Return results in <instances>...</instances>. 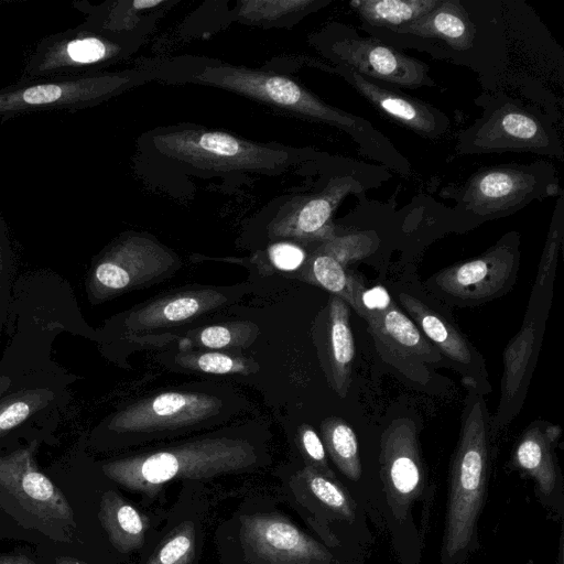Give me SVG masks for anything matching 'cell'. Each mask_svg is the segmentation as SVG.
I'll return each mask as SVG.
<instances>
[{
  "label": "cell",
  "instance_id": "obj_1",
  "mask_svg": "<svg viewBox=\"0 0 564 564\" xmlns=\"http://www.w3.org/2000/svg\"><path fill=\"white\" fill-rule=\"evenodd\" d=\"M192 80L231 90L311 120L337 127L348 133L366 155L402 175L410 172L408 161L369 121L325 104L288 77L217 64L207 65L196 72Z\"/></svg>",
  "mask_w": 564,
  "mask_h": 564
},
{
  "label": "cell",
  "instance_id": "obj_2",
  "mask_svg": "<svg viewBox=\"0 0 564 564\" xmlns=\"http://www.w3.org/2000/svg\"><path fill=\"white\" fill-rule=\"evenodd\" d=\"M468 393L454 453L443 541V564H457L476 543L488 469L489 416L476 381L467 377Z\"/></svg>",
  "mask_w": 564,
  "mask_h": 564
},
{
  "label": "cell",
  "instance_id": "obj_3",
  "mask_svg": "<svg viewBox=\"0 0 564 564\" xmlns=\"http://www.w3.org/2000/svg\"><path fill=\"white\" fill-rule=\"evenodd\" d=\"M257 459L253 446L247 441L214 437L111 460L101 469L120 486L153 496L171 480L243 471L253 467Z\"/></svg>",
  "mask_w": 564,
  "mask_h": 564
},
{
  "label": "cell",
  "instance_id": "obj_4",
  "mask_svg": "<svg viewBox=\"0 0 564 564\" xmlns=\"http://www.w3.org/2000/svg\"><path fill=\"white\" fill-rule=\"evenodd\" d=\"M153 143L164 156L200 170L276 173L291 162L290 153L284 149L217 130H164L154 134Z\"/></svg>",
  "mask_w": 564,
  "mask_h": 564
},
{
  "label": "cell",
  "instance_id": "obj_5",
  "mask_svg": "<svg viewBox=\"0 0 564 564\" xmlns=\"http://www.w3.org/2000/svg\"><path fill=\"white\" fill-rule=\"evenodd\" d=\"M557 191L555 170L545 162L489 166L473 174L458 191L456 208L476 220H489Z\"/></svg>",
  "mask_w": 564,
  "mask_h": 564
},
{
  "label": "cell",
  "instance_id": "obj_6",
  "mask_svg": "<svg viewBox=\"0 0 564 564\" xmlns=\"http://www.w3.org/2000/svg\"><path fill=\"white\" fill-rule=\"evenodd\" d=\"M458 154L533 152L563 156L556 130L538 110L507 98L490 101L470 127L460 131Z\"/></svg>",
  "mask_w": 564,
  "mask_h": 564
},
{
  "label": "cell",
  "instance_id": "obj_7",
  "mask_svg": "<svg viewBox=\"0 0 564 564\" xmlns=\"http://www.w3.org/2000/svg\"><path fill=\"white\" fill-rule=\"evenodd\" d=\"M325 56L366 78L402 88L434 86L429 66L376 37H365L345 24H332L318 34Z\"/></svg>",
  "mask_w": 564,
  "mask_h": 564
},
{
  "label": "cell",
  "instance_id": "obj_8",
  "mask_svg": "<svg viewBox=\"0 0 564 564\" xmlns=\"http://www.w3.org/2000/svg\"><path fill=\"white\" fill-rule=\"evenodd\" d=\"M133 82L134 78L126 73H94L20 82L0 88V117L96 106L121 93Z\"/></svg>",
  "mask_w": 564,
  "mask_h": 564
},
{
  "label": "cell",
  "instance_id": "obj_9",
  "mask_svg": "<svg viewBox=\"0 0 564 564\" xmlns=\"http://www.w3.org/2000/svg\"><path fill=\"white\" fill-rule=\"evenodd\" d=\"M178 257L155 240L128 236L113 243L94 263L87 293L93 301H105L154 282L180 267Z\"/></svg>",
  "mask_w": 564,
  "mask_h": 564
},
{
  "label": "cell",
  "instance_id": "obj_10",
  "mask_svg": "<svg viewBox=\"0 0 564 564\" xmlns=\"http://www.w3.org/2000/svg\"><path fill=\"white\" fill-rule=\"evenodd\" d=\"M519 236L508 232L481 256L451 265L434 276L435 285L460 302L491 300L503 294L517 276Z\"/></svg>",
  "mask_w": 564,
  "mask_h": 564
},
{
  "label": "cell",
  "instance_id": "obj_11",
  "mask_svg": "<svg viewBox=\"0 0 564 564\" xmlns=\"http://www.w3.org/2000/svg\"><path fill=\"white\" fill-rule=\"evenodd\" d=\"M240 541L254 564H333V554L289 519L275 513L240 518Z\"/></svg>",
  "mask_w": 564,
  "mask_h": 564
},
{
  "label": "cell",
  "instance_id": "obj_12",
  "mask_svg": "<svg viewBox=\"0 0 564 564\" xmlns=\"http://www.w3.org/2000/svg\"><path fill=\"white\" fill-rule=\"evenodd\" d=\"M121 47L105 35L86 28L74 29L43 40L23 69L21 82L93 74L118 54Z\"/></svg>",
  "mask_w": 564,
  "mask_h": 564
},
{
  "label": "cell",
  "instance_id": "obj_13",
  "mask_svg": "<svg viewBox=\"0 0 564 564\" xmlns=\"http://www.w3.org/2000/svg\"><path fill=\"white\" fill-rule=\"evenodd\" d=\"M381 478L390 509L403 520L424 486L416 426L408 417L393 420L380 440Z\"/></svg>",
  "mask_w": 564,
  "mask_h": 564
},
{
  "label": "cell",
  "instance_id": "obj_14",
  "mask_svg": "<svg viewBox=\"0 0 564 564\" xmlns=\"http://www.w3.org/2000/svg\"><path fill=\"white\" fill-rule=\"evenodd\" d=\"M379 41L392 46H408L427 51L441 46L432 54L453 57L471 52L476 45L477 29L466 7L458 0H441L430 12L412 23L392 31L366 30Z\"/></svg>",
  "mask_w": 564,
  "mask_h": 564
},
{
  "label": "cell",
  "instance_id": "obj_15",
  "mask_svg": "<svg viewBox=\"0 0 564 564\" xmlns=\"http://www.w3.org/2000/svg\"><path fill=\"white\" fill-rule=\"evenodd\" d=\"M381 357L401 373L421 384L430 379V366L441 351L393 302L382 312L362 317Z\"/></svg>",
  "mask_w": 564,
  "mask_h": 564
},
{
  "label": "cell",
  "instance_id": "obj_16",
  "mask_svg": "<svg viewBox=\"0 0 564 564\" xmlns=\"http://www.w3.org/2000/svg\"><path fill=\"white\" fill-rule=\"evenodd\" d=\"M221 405L209 394L167 391L117 412L109 427L121 433L185 427L214 416Z\"/></svg>",
  "mask_w": 564,
  "mask_h": 564
},
{
  "label": "cell",
  "instance_id": "obj_17",
  "mask_svg": "<svg viewBox=\"0 0 564 564\" xmlns=\"http://www.w3.org/2000/svg\"><path fill=\"white\" fill-rule=\"evenodd\" d=\"M34 444L0 456V490L39 520L74 524V512L64 494L39 468Z\"/></svg>",
  "mask_w": 564,
  "mask_h": 564
},
{
  "label": "cell",
  "instance_id": "obj_18",
  "mask_svg": "<svg viewBox=\"0 0 564 564\" xmlns=\"http://www.w3.org/2000/svg\"><path fill=\"white\" fill-rule=\"evenodd\" d=\"M335 72L378 111L422 137L441 138L451 127L445 113L420 99L366 78L341 64H336Z\"/></svg>",
  "mask_w": 564,
  "mask_h": 564
},
{
  "label": "cell",
  "instance_id": "obj_19",
  "mask_svg": "<svg viewBox=\"0 0 564 564\" xmlns=\"http://www.w3.org/2000/svg\"><path fill=\"white\" fill-rule=\"evenodd\" d=\"M357 186L359 183L351 176L335 180L323 193L305 199L273 221L271 235L321 242L332 238L335 236L332 216L340 200Z\"/></svg>",
  "mask_w": 564,
  "mask_h": 564
},
{
  "label": "cell",
  "instance_id": "obj_20",
  "mask_svg": "<svg viewBox=\"0 0 564 564\" xmlns=\"http://www.w3.org/2000/svg\"><path fill=\"white\" fill-rule=\"evenodd\" d=\"M561 435V427L532 423L520 436L513 453V464L528 474L544 499L562 503V478L556 463L555 446Z\"/></svg>",
  "mask_w": 564,
  "mask_h": 564
},
{
  "label": "cell",
  "instance_id": "obj_21",
  "mask_svg": "<svg viewBox=\"0 0 564 564\" xmlns=\"http://www.w3.org/2000/svg\"><path fill=\"white\" fill-rule=\"evenodd\" d=\"M227 301L215 290H194L159 299L131 313L126 325L131 330H149L189 321Z\"/></svg>",
  "mask_w": 564,
  "mask_h": 564
},
{
  "label": "cell",
  "instance_id": "obj_22",
  "mask_svg": "<svg viewBox=\"0 0 564 564\" xmlns=\"http://www.w3.org/2000/svg\"><path fill=\"white\" fill-rule=\"evenodd\" d=\"M326 355L332 386L344 398L350 383L355 344L349 306L335 295L330 296L328 303Z\"/></svg>",
  "mask_w": 564,
  "mask_h": 564
},
{
  "label": "cell",
  "instance_id": "obj_23",
  "mask_svg": "<svg viewBox=\"0 0 564 564\" xmlns=\"http://www.w3.org/2000/svg\"><path fill=\"white\" fill-rule=\"evenodd\" d=\"M399 301L413 323L442 355L464 366L473 364V347L447 319L412 295L401 293Z\"/></svg>",
  "mask_w": 564,
  "mask_h": 564
},
{
  "label": "cell",
  "instance_id": "obj_24",
  "mask_svg": "<svg viewBox=\"0 0 564 564\" xmlns=\"http://www.w3.org/2000/svg\"><path fill=\"white\" fill-rule=\"evenodd\" d=\"M98 518L110 543L120 553H129L143 545L149 520L118 492H104Z\"/></svg>",
  "mask_w": 564,
  "mask_h": 564
},
{
  "label": "cell",
  "instance_id": "obj_25",
  "mask_svg": "<svg viewBox=\"0 0 564 564\" xmlns=\"http://www.w3.org/2000/svg\"><path fill=\"white\" fill-rule=\"evenodd\" d=\"M441 0H354L351 8L365 30L392 31L414 22Z\"/></svg>",
  "mask_w": 564,
  "mask_h": 564
},
{
  "label": "cell",
  "instance_id": "obj_26",
  "mask_svg": "<svg viewBox=\"0 0 564 564\" xmlns=\"http://www.w3.org/2000/svg\"><path fill=\"white\" fill-rule=\"evenodd\" d=\"M322 442L337 468L350 480L361 476L359 446L355 431L340 417H327L321 424Z\"/></svg>",
  "mask_w": 564,
  "mask_h": 564
},
{
  "label": "cell",
  "instance_id": "obj_27",
  "mask_svg": "<svg viewBox=\"0 0 564 564\" xmlns=\"http://www.w3.org/2000/svg\"><path fill=\"white\" fill-rule=\"evenodd\" d=\"M311 495L336 518L352 521L356 505L348 491L336 480L306 466L300 473Z\"/></svg>",
  "mask_w": 564,
  "mask_h": 564
},
{
  "label": "cell",
  "instance_id": "obj_28",
  "mask_svg": "<svg viewBox=\"0 0 564 564\" xmlns=\"http://www.w3.org/2000/svg\"><path fill=\"white\" fill-rule=\"evenodd\" d=\"M534 328L525 325L510 341L505 352V371L501 384V403L510 402L519 392L533 350Z\"/></svg>",
  "mask_w": 564,
  "mask_h": 564
},
{
  "label": "cell",
  "instance_id": "obj_29",
  "mask_svg": "<svg viewBox=\"0 0 564 564\" xmlns=\"http://www.w3.org/2000/svg\"><path fill=\"white\" fill-rule=\"evenodd\" d=\"M53 397V391L35 388L0 398V437L47 406Z\"/></svg>",
  "mask_w": 564,
  "mask_h": 564
},
{
  "label": "cell",
  "instance_id": "obj_30",
  "mask_svg": "<svg viewBox=\"0 0 564 564\" xmlns=\"http://www.w3.org/2000/svg\"><path fill=\"white\" fill-rule=\"evenodd\" d=\"M304 269V280L340 297L349 306L354 275L337 260L315 250Z\"/></svg>",
  "mask_w": 564,
  "mask_h": 564
},
{
  "label": "cell",
  "instance_id": "obj_31",
  "mask_svg": "<svg viewBox=\"0 0 564 564\" xmlns=\"http://www.w3.org/2000/svg\"><path fill=\"white\" fill-rule=\"evenodd\" d=\"M195 527L184 521L171 532L145 564H191L195 556Z\"/></svg>",
  "mask_w": 564,
  "mask_h": 564
},
{
  "label": "cell",
  "instance_id": "obj_32",
  "mask_svg": "<svg viewBox=\"0 0 564 564\" xmlns=\"http://www.w3.org/2000/svg\"><path fill=\"white\" fill-rule=\"evenodd\" d=\"M258 333V327L252 323L213 325L203 328L195 340L209 349L248 347Z\"/></svg>",
  "mask_w": 564,
  "mask_h": 564
},
{
  "label": "cell",
  "instance_id": "obj_33",
  "mask_svg": "<svg viewBox=\"0 0 564 564\" xmlns=\"http://www.w3.org/2000/svg\"><path fill=\"white\" fill-rule=\"evenodd\" d=\"M318 4L315 0H245L239 2L238 15L252 22H269Z\"/></svg>",
  "mask_w": 564,
  "mask_h": 564
},
{
  "label": "cell",
  "instance_id": "obj_34",
  "mask_svg": "<svg viewBox=\"0 0 564 564\" xmlns=\"http://www.w3.org/2000/svg\"><path fill=\"white\" fill-rule=\"evenodd\" d=\"M378 240L369 234H351L333 236L323 241L316 251L326 253L337 260L343 267L361 260L377 249Z\"/></svg>",
  "mask_w": 564,
  "mask_h": 564
},
{
  "label": "cell",
  "instance_id": "obj_35",
  "mask_svg": "<svg viewBox=\"0 0 564 564\" xmlns=\"http://www.w3.org/2000/svg\"><path fill=\"white\" fill-rule=\"evenodd\" d=\"M176 361L186 368L212 375L248 373L250 364L221 352L178 355Z\"/></svg>",
  "mask_w": 564,
  "mask_h": 564
},
{
  "label": "cell",
  "instance_id": "obj_36",
  "mask_svg": "<svg viewBox=\"0 0 564 564\" xmlns=\"http://www.w3.org/2000/svg\"><path fill=\"white\" fill-rule=\"evenodd\" d=\"M393 303L388 291L376 285L367 289L358 276H352L349 306L361 317L382 312Z\"/></svg>",
  "mask_w": 564,
  "mask_h": 564
},
{
  "label": "cell",
  "instance_id": "obj_37",
  "mask_svg": "<svg viewBox=\"0 0 564 564\" xmlns=\"http://www.w3.org/2000/svg\"><path fill=\"white\" fill-rule=\"evenodd\" d=\"M297 438L307 466L315 468L329 478L336 479L328 466L324 444L315 430L311 425L302 424L297 430Z\"/></svg>",
  "mask_w": 564,
  "mask_h": 564
},
{
  "label": "cell",
  "instance_id": "obj_38",
  "mask_svg": "<svg viewBox=\"0 0 564 564\" xmlns=\"http://www.w3.org/2000/svg\"><path fill=\"white\" fill-rule=\"evenodd\" d=\"M562 198H560L556 214H554L550 235L540 264V271L538 274V283L540 286L544 284L546 278L556 263L557 251L562 240Z\"/></svg>",
  "mask_w": 564,
  "mask_h": 564
},
{
  "label": "cell",
  "instance_id": "obj_39",
  "mask_svg": "<svg viewBox=\"0 0 564 564\" xmlns=\"http://www.w3.org/2000/svg\"><path fill=\"white\" fill-rule=\"evenodd\" d=\"M305 251L291 242H278L269 248L271 263L282 271H294L305 262Z\"/></svg>",
  "mask_w": 564,
  "mask_h": 564
},
{
  "label": "cell",
  "instance_id": "obj_40",
  "mask_svg": "<svg viewBox=\"0 0 564 564\" xmlns=\"http://www.w3.org/2000/svg\"><path fill=\"white\" fill-rule=\"evenodd\" d=\"M11 250L6 226L0 214V315L4 312L11 278Z\"/></svg>",
  "mask_w": 564,
  "mask_h": 564
},
{
  "label": "cell",
  "instance_id": "obj_41",
  "mask_svg": "<svg viewBox=\"0 0 564 564\" xmlns=\"http://www.w3.org/2000/svg\"><path fill=\"white\" fill-rule=\"evenodd\" d=\"M0 564H36L29 557L20 554H0Z\"/></svg>",
  "mask_w": 564,
  "mask_h": 564
},
{
  "label": "cell",
  "instance_id": "obj_42",
  "mask_svg": "<svg viewBox=\"0 0 564 564\" xmlns=\"http://www.w3.org/2000/svg\"><path fill=\"white\" fill-rule=\"evenodd\" d=\"M163 3V0H135L131 2L133 9L144 10L152 9Z\"/></svg>",
  "mask_w": 564,
  "mask_h": 564
},
{
  "label": "cell",
  "instance_id": "obj_43",
  "mask_svg": "<svg viewBox=\"0 0 564 564\" xmlns=\"http://www.w3.org/2000/svg\"><path fill=\"white\" fill-rule=\"evenodd\" d=\"M55 564H87L80 560L72 556H58L55 558Z\"/></svg>",
  "mask_w": 564,
  "mask_h": 564
},
{
  "label": "cell",
  "instance_id": "obj_44",
  "mask_svg": "<svg viewBox=\"0 0 564 564\" xmlns=\"http://www.w3.org/2000/svg\"><path fill=\"white\" fill-rule=\"evenodd\" d=\"M12 381L8 376H0V398L9 390Z\"/></svg>",
  "mask_w": 564,
  "mask_h": 564
}]
</instances>
